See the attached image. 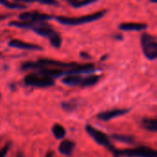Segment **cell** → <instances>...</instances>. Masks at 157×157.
I'll list each match as a JSON object with an SVG mask.
<instances>
[{"label":"cell","mask_w":157,"mask_h":157,"mask_svg":"<svg viewBox=\"0 0 157 157\" xmlns=\"http://www.w3.org/2000/svg\"><path fill=\"white\" fill-rule=\"evenodd\" d=\"M30 29L41 37L48 38L51 44L54 48H60L62 45V38L59 33L52 29V28L45 22H36L33 23Z\"/></svg>","instance_id":"cell-1"},{"label":"cell","mask_w":157,"mask_h":157,"mask_svg":"<svg viewBox=\"0 0 157 157\" xmlns=\"http://www.w3.org/2000/svg\"><path fill=\"white\" fill-rule=\"evenodd\" d=\"M107 13V10H102L99 12H96L94 14H89L82 17H63V16H59L55 17V19L63 24V25H67V26H77V25H82V24H86L90 22H94L105 16Z\"/></svg>","instance_id":"cell-2"},{"label":"cell","mask_w":157,"mask_h":157,"mask_svg":"<svg viewBox=\"0 0 157 157\" xmlns=\"http://www.w3.org/2000/svg\"><path fill=\"white\" fill-rule=\"evenodd\" d=\"M111 153L114 157H157L156 151L147 146H139L123 150L115 148Z\"/></svg>","instance_id":"cell-3"},{"label":"cell","mask_w":157,"mask_h":157,"mask_svg":"<svg viewBox=\"0 0 157 157\" xmlns=\"http://www.w3.org/2000/svg\"><path fill=\"white\" fill-rule=\"evenodd\" d=\"M141 44L145 57L151 61L155 60L157 57L156 38L151 34L144 33L141 37Z\"/></svg>","instance_id":"cell-4"},{"label":"cell","mask_w":157,"mask_h":157,"mask_svg":"<svg viewBox=\"0 0 157 157\" xmlns=\"http://www.w3.org/2000/svg\"><path fill=\"white\" fill-rule=\"evenodd\" d=\"M24 83L26 86H34V87H50L54 86L55 82L54 79L50 78L48 76L42 75L40 73H32L25 76L24 78Z\"/></svg>","instance_id":"cell-5"},{"label":"cell","mask_w":157,"mask_h":157,"mask_svg":"<svg viewBox=\"0 0 157 157\" xmlns=\"http://www.w3.org/2000/svg\"><path fill=\"white\" fill-rule=\"evenodd\" d=\"M86 132L89 134V136L91 138H93V140L99 145L107 148L108 150H109L110 152H112L115 147L112 145L109 136L107 134H105L104 132H102L99 130H97L96 128H94L91 125H86Z\"/></svg>","instance_id":"cell-6"},{"label":"cell","mask_w":157,"mask_h":157,"mask_svg":"<svg viewBox=\"0 0 157 157\" xmlns=\"http://www.w3.org/2000/svg\"><path fill=\"white\" fill-rule=\"evenodd\" d=\"M53 17L48 14L40 13L38 11H28L21 13L18 16V18L23 21H29V22H45L47 20L52 19Z\"/></svg>","instance_id":"cell-7"},{"label":"cell","mask_w":157,"mask_h":157,"mask_svg":"<svg viewBox=\"0 0 157 157\" xmlns=\"http://www.w3.org/2000/svg\"><path fill=\"white\" fill-rule=\"evenodd\" d=\"M129 112H130L129 109H109V110H106V111H102L98 113V120L102 121H109L112 119L124 116Z\"/></svg>","instance_id":"cell-8"},{"label":"cell","mask_w":157,"mask_h":157,"mask_svg":"<svg viewBox=\"0 0 157 157\" xmlns=\"http://www.w3.org/2000/svg\"><path fill=\"white\" fill-rule=\"evenodd\" d=\"M8 45L13 48H17L21 50H27V51H42V47H40L38 44L26 42L20 40H11L8 42Z\"/></svg>","instance_id":"cell-9"},{"label":"cell","mask_w":157,"mask_h":157,"mask_svg":"<svg viewBox=\"0 0 157 157\" xmlns=\"http://www.w3.org/2000/svg\"><path fill=\"white\" fill-rule=\"evenodd\" d=\"M96 71V67L93 63H86V64H76L75 66L65 70V75H80V74H87L93 73Z\"/></svg>","instance_id":"cell-10"},{"label":"cell","mask_w":157,"mask_h":157,"mask_svg":"<svg viewBox=\"0 0 157 157\" xmlns=\"http://www.w3.org/2000/svg\"><path fill=\"white\" fill-rule=\"evenodd\" d=\"M120 29L124 31H141L147 28L144 23H135V22H124L119 26Z\"/></svg>","instance_id":"cell-11"},{"label":"cell","mask_w":157,"mask_h":157,"mask_svg":"<svg viewBox=\"0 0 157 157\" xmlns=\"http://www.w3.org/2000/svg\"><path fill=\"white\" fill-rule=\"evenodd\" d=\"M75 147V144L74 142L69 141V140H63L60 144L58 150L62 155H63L65 156H70L73 154Z\"/></svg>","instance_id":"cell-12"},{"label":"cell","mask_w":157,"mask_h":157,"mask_svg":"<svg viewBox=\"0 0 157 157\" xmlns=\"http://www.w3.org/2000/svg\"><path fill=\"white\" fill-rule=\"evenodd\" d=\"M82 79L83 78L79 75H66V76L62 79V82L63 85L68 86H80Z\"/></svg>","instance_id":"cell-13"},{"label":"cell","mask_w":157,"mask_h":157,"mask_svg":"<svg viewBox=\"0 0 157 157\" xmlns=\"http://www.w3.org/2000/svg\"><path fill=\"white\" fill-rule=\"evenodd\" d=\"M142 126L149 132H155L157 131V120L156 119L144 118L142 120Z\"/></svg>","instance_id":"cell-14"},{"label":"cell","mask_w":157,"mask_h":157,"mask_svg":"<svg viewBox=\"0 0 157 157\" xmlns=\"http://www.w3.org/2000/svg\"><path fill=\"white\" fill-rule=\"evenodd\" d=\"M100 79V75H88L85 78L82 79V82L80 84V86L82 87H88V86H92L94 85H96Z\"/></svg>","instance_id":"cell-15"},{"label":"cell","mask_w":157,"mask_h":157,"mask_svg":"<svg viewBox=\"0 0 157 157\" xmlns=\"http://www.w3.org/2000/svg\"><path fill=\"white\" fill-rule=\"evenodd\" d=\"M52 134L53 136L58 139V140H62L64 138L65 134H66V131L65 129L63 128V126H62L61 124H54L52 128Z\"/></svg>","instance_id":"cell-16"},{"label":"cell","mask_w":157,"mask_h":157,"mask_svg":"<svg viewBox=\"0 0 157 157\" xmlns=\"http://www.w3.org/2000/svg\"><path fill=\"white\" fill-rule=\"evenodd\" d=\"M111 137L117 142H121L127 144H133L135 141L132 135H127V134H113Z\"/></svg>","instance_id":"cell-17"},{"label":"cell","mask_w":157,"mask_h":157,"mask_svg":"<svg viewBox=\"0 0 157 157\" xmlns=\"http://www.w3.org/2000/svg\"><path fill=\"white\" fill-rule=\"evenodd\" d=\"M67 3L75 8H79L82 6H88L90 4L96 3L98 0H66Z\"/></svg>","instance_id":"cell-18"},{"label":"cell","mask_w":157,"mask_h":157,"mask_svg":"<svg viewBox=\"0 0 157 157\" xmlns=\"http://www.w3.org/2000/svg\"><path fill=\"white\" fill-rule=\"evenodd\" d=\"M78 104L75 100H70V101H66V102H63L62 103V108L64 111L66 112H73L76 109Z\"/></svg>","instance_id":"cell-19"},{"label":"cell","mask_w":157,"mask_h":157,"mask_svg":"<svg viewBox=\"0 0 157 157\" xmlns=\"http://www.w3.org/2000/svg\"><path fill=\"white\" fill-rule=\"evenodd\" d=\"M0 4H2L3 6H5L7 8H12V9H24V8H26V6L22 4L9 2L8 0H0Z\"/></svg>","instance_id":"cell-20"},{"label":"cell","mask_w":157,"mask_h":157,"mask_svg":"<svg viewBox=\"0 0 157 157\" xmlns=\"http://www.w3.org/2000/svg\"><path fill=\"white\" fill-rule=\"evenodd\" d=\"M17 1H22V2H40L45 5H51V6H58L59 3L56 0H17Z\"/></svg>","instance_id":"cell-21"},{"label":"cell","mask_w":157,"mask_h":157,"mask_svg":"<svg viewBox=\"0 0 157 157\" xmlns=\"http://www.w3.org/2000/svg\"><path fill=\"white\" fill-rule=\"evenodd\" d=\"M8 150H9V144H6L2 150H0V157H6Z\"/></svg>","instance_id":"cell-22"},{"label":"cell","mask_w":157,"mask_h":157,"mask_svg":"<svg viewBox=\"0 0 157 157\" xmlns=\"http://www.w3.org/2000/svg\"><path fill=\"white\" fill-rule=\"evenodd\" d=\"M81 56H82V57H85L86 59H90V56L87 55V54L85 53V52H81Z\"/></svg>","instance_id":"cell-23"},{"label":"cell","mask_w":157,"mask_h":157,"mask_svg":"<svg viewBox=\"0 0 157 157\" xmlns=\"http://www.w3.org/2000/svg\"><path fill=\"white\" fill-rule=\"evenodd\" d=\"M45 157H53V154H52V151H49V152L46 154Z\"/></svg>","instance_id":"cell-24"},{"label":"cell","mask_w":157,"mask_h":157,"mask_svg":"<svg viewBox=\"0 0 157 157\" xmlns=\"http://www.w3.org/2000/svg\"><path fill=\"white\" fill-rule=\"evenodd\" d=\"M16 157H23V155H22V153H17Z\"/></svg>","instance_id":"cell-25"},{"label":"cell","mask_w":157,"mask_h":157,"mask_svg":"<svg viewBox=\"0 0 157 157\" xmlns=\"http://www.w3.org/2000/svg\"><path fill=\"white\" fill-rule=\"evenodd\" d=\"M151 2H153V3H155L156 2V0H150Z\"/></svg>","instance_id":"cell-26"},{"label":"cell","mask_w":157,"mask_h":157,"mask_svg":"<svg viewBox=\"0 0 157 157\" xmlns=\"http://www.w3.org/2000/svg\"><path fill=\"white\" fill-rule=\"evenodd\" d=\"M0 97H1V94H0Z\"/></svg>","instance_id":"cell-27"}]
</instances>
